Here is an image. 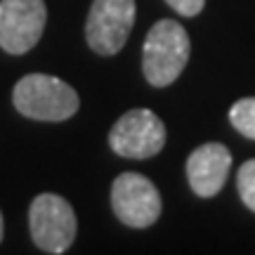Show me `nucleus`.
<instances>
[{
	"instance_id": "39448f33",
	"label": "nucleus",
	"mask_w": 255,
	"mask_h": 255,
	"mask_svg": "<svg viewBox=\"0 0 255 255\" xmlns=\"http://www.w3.org/2000/svg\"><path fill=\"white\" fill-rule=\"evenodd\" d=\"M111 208L126 227H151L161 218V194L144 175L123 173L111 184Z\"/></svg>"
},
{
	"instance_id": "6e6552de",
	"label": "nucleus",
	"mask_w": 255,
	"mask_h": 255,
	"mask_svg": "<svg viewBox=\"0 0 255 255\" xmlns=\"http://www.w3.org/2000/svg\"><path fill=\"white\" fill-rule=\"evenodd\" d=\"M232 170V151L220 142H208L194 149L187 158V180L194 194L203 199L215 196Z\"/></svg>"
},
{
	"instance_id": "20e7f679",
	"label": "nucleus",
	"mask_w": 255,
	"mask_h": 255,
	"mask_svg": "<svg viewBox=\"0 0 255 255\" xmlns=\"http://www.w3.org/2000/svg\"><path fill=\"white\" fill-rule=\"evenodd\" d=\"M135 0H92L85 21L88 45L97 55H116L135 26Z\"/></svg>"
},
{
	"instance_id": "f03ea898",
	"label": "nucleus",
	"mask_w": 255,
	"mask_h": 255,
	"mask_svg": "<svg viewBox=\"0 0 255 255\" xmlns=\"http://www.w3.org/2000/svg\"><path fill=\"white\" fill-rule=\"evenodd\" d=\"M14 109L33 121H66L81 107L78 92L69 83L47 73H28L14 85Z\"/></svg>"
},
{
	"instance_id": "f8f14e48",
	"label": "nucleus",
	"mask_w": 255,
	"mask_h": 255,
	"mask_svg": "<svg viewBox=\"0 0 255 255\" xmlns=\"http://www.w3.org/2000/svg\"><path fill=\"white\" fill-rule=\"evenodd\" d=\"M2 234H5V222H2V213H0V241H2Z\"/></svg>"
},
{
	"instance_id": "9d476101",
	"label": "nucleus",
	"mask_w": 255,
	"mask_h": 255,
	"mask_svg": "<svg viewBox=\"0 0 255 255\" xmlns=\"http://www.w3.org/2000/svg\"><path fill=\"white\" fill-rule=\"evenodd\" d=\"M237 189H239L241 201L246 203V208H251L255 213V158L246 161V163L239 168Z\"/></svg>"
},
{
	"instance_id": "9b49d317",
	"label": "nucleus",
	"mask_w": 255,
	"mask_h": 255,
	"mask_svg": "<svg viewBox=\"0 0 255 255\" xmlns=\"http://www.w3.org/2000/svg\"><path fill=\"white\" fill-rule=\"evenodd\" d=\"M165 2L182 17H196L206 5V0H165Z\"/></svg>"
},
{
	"instance_id": "1a4fd4ad",
	"label": "nucleus",
	"mask_w": 255,
	"mask_h": 255,
	"mask_svg": "<svg viewBox=\"0 0 255 255\" xmlns=\"http://www.w3.org/2000/svg\"><path fill=\"white\" fill-rule=\"evenodd\" d=\"M229 121L248 139H255V97H244L229 109Z\"/></svg>"
},
{
	"instance_id": "0eeeda50",
	"label": "nucleus",
	"mask_w": 255,
	"mask_h": 255,
	"mask_svg": "<svg viewBox=\"0 0 255 255\" xmlns=\"http://www.w3.org/2000/svg\"><path fill=\"white\" fill-rule=\"evenodd\" d=\"M43 0H0V47L9 55L33 50L45 31Z\"/></svg>"
},
{
	"instance_id": "423d86ee",
	"label": "nucleus",
	"mask_w": 255,
	"mask_h": 255,
	"mask_svg": "<svg viewBox=\"0 0 255 255\" xmlns=\"http://www.w3.org/2000/svg\"><path fill=\"white\" fill-rule=\"evenodd\" d=\"M165 144L163 121L149 109H130L109 132V146L123 158H151Z\"/></svg>"
},
{
	"instance_id": "f257e3e1",
	"label": "nucleus",
	"mask_w": 255,
	"mask_h": 255,
	"mask_svg": "<svg viewBox=\"0 0 255 255\" xmlns=\"http://www.w3.org/2000/svg\"><path fill=\"white\" fill-rule=\"evenodd\" d=\"M191 43L180 21L161 19L149 28L142 50V71L154 88H165L177 81L189 62Z\"/></svg>"
},
{
	"instance_id": "7ed1b4c3",
	"label": "nucleus",
	"mask_w": 255,
	"mask_h": 255,
	"mask_svg": "<svg viewBox=\"0 0 255 255\" xmlns=\"http://www.w3.org/2000/svg\"><path fill=\"white\" fill-rule=\"evenodd\" d=\"M76 213L71 203L57 194H40L28 210L31 239L45 253H64L76 239Z\"/></svg>"
}]
</instances>
